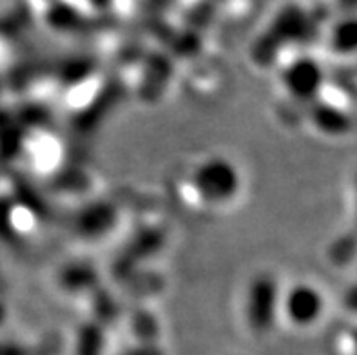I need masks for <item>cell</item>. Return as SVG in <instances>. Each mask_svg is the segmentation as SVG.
Returning a JSON list of instances; mask_svg holds the SVG:
<instances>
[{
	"label": "cell",
	"instance_id": "6da1fadb",
	"mask_svg": "<svg viewBox=\"0 0 357 355\" xmlns=\"http://www.w3.org/2000/svg\"><path fill=\"white\" fill-rule=\"evenodd\" d=\"M192 183L202 203L211 207H223L232 203L240 192V172L231 160L208 156L192 169Z\"/></svg>",
	"mask_w": 357,
	"mask_h": 355
},
{
	"label": "cell",
	"instance_id": "7a4b0ae2",
	"mask_svg": "<svg viewBox=\"0 0 357 355\" xmlns=\"http://www.w3.org/2000/svg\"><path fill=\"white\" fill-rule=\"evenodd\" d=\"M325 314V296L316 285L301 281L290 285L278 297V315L296 330L316 326Z\"/></svg>",
	"mask_w": 357,
	"mask_h": 355
},
{
	"label": "cell",
	"instance_id": "3957f363",
	"mask_svg": "<svg viewBox=\"0 0 357 355\" xmlns=\"http://www.w3.org/2000/svg\"><path fill=\"white\" fill-rule=\"evenodd\" d=\"M325 73L319 62L308 56L296 59L281 73V86L287 95L299 102H310L323 87Z\"/></svg>",
	"mask_w": 357,
	"mask_h": 355
},
{
	"label": "cell",
	"instance_id": "277c9868",
	"mask_svg": "<svg viewBox=\"0 0 357 355\" xmlns=\"http://www.w3.org/2000/svg\"><path fill=\"white\" fill-rule=\"evenodd\" d=\"M328 45L334 53L343 56L357 54V15L341 18L340 22L332 26Z\"/></svg>",
	"mask_w": 357,
	"mask_h": 355
},
{
	"label": "cell",
	"instance_id": "5b68a950",
	"mask_svg": "<svg viewBox=\"0 0 357 355\" xmlns=\"http://www.w3.org/2000/svg\"><path fill=\"white\" fill-rule=\"evenodd\" d=\"M96 6H107L109 4V0H93Z\"/></svg>",
	"mask_w": 357,
	"mask_h": 355
}]
</instances>
